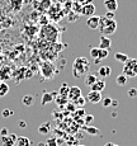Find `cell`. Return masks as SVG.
<instances>
[{
	"instance_id": "cell-1",
	"label": "cell",
	"mask_w": 137,
	"mask_h": 146,
	"mask_svg": "<svg viewBox=\"0 0 137 146\" xmlns=\"http://www.w3.org/2000/svg\"><path fill=\"white\" fill-rule=\"evenodd\" d=\"M89 69H90V64L86 57H77L75 58L74 64H72V75L76 79L81 76H85L89 74Z\"/></svg>"
},
{
	"instance_id": "cell-2",
	"label": "cell",
	"mask_w": 137,
	"mask_h": 146,
	"mask_svg": "<svg viewBox=\"0 0 137 146\" xmlns=\"http://www.w3.org/2000/svg\"><path fill=\"white\" fill-rule=\"evenodd\" d=\"M98 29L102 33V36H107V37L112 36L117 31V22L112 18H107L105 15H102Z\"/></svg>"
},
{
	"instance_id": "cell-3",
	"label": "cell",
	"mask_w": 137,
	"mask_h": 146,
	"mask_svg": "<svg viewBox=\"0 0 137 146\" xmlns=\"http://www.w3.org/2000/svg\"><path fill=\"white\" fill-rule=\"evenodd\" d=\"M123 75L127 78L137 76V58H128L127 62L123 64Z\"/></svg>"
},
{
	"instance_id": "cell-4",
	"label": "cell",
	"mask_w": 137,
	"mask_h": 146,
	"mask_svg": "<svg viewBox=\"0 0 137 146\" xmlns=\"http://www.w3.org/2000/svg\"><path fill=\"white\" fill-rule=\"evenodd\" d=\"M86 102L91 103V104H98V103L102 102L103 97H102V93H99V92H94V90H90L86 95Z\"/></svg>"
},
{
	"instance_id": "cell-5",
	"label": "cell",
	"mask_w": 137,
	"mask_h": 146,
	"mask_svg": "<svg viewBox=\"0 0 137 146\" xmlns=\"http://www.w3.org/2000/svg\"><path fill=\"white\" fill-rule=\"evenodd\" d=\"M17 139H18V136L15 133H9L7 136L1 137V145L3 146H15Z\"/></svg>"
},
{
	"instance_id": "cell-6",
	"label": "cell",
	"mask_w": 137,
	"mask_h": 146,
	"mask_svg": "<svg viewBox=\"0 0 137 146\" xmlns=\"http://www.w3.org/2000/svg\"><path fill=\"white\" fill-rule=\"evenodd\" d=\"M99 22H100V17H98V15L88 17V19H86V26L90 28V29H98Z\"/></svg>"
},
{
	"instance_id": "cell-7",
	"label": "cell",
	"mask_w": 137,
	"mask_h": 146,
	"mask_svg": "<svg viewBox=\"0 0 137 146\" xmlns=\"http://www.w3.org/2000/svg\"><path fill=\"white\" fill-rule=\"evenodd\" d=\"M79 97H81V90H80L77 86H71V88L69 89L68 98L70 100H72V102H75Z\"/></svg>"
},
{
	"instance_id": "cell-8",
	"label": "cell",
	"mask_w": 137,
	"mask_h": 146,
	"mask_svg": "<svg viewBox=\"0 0 137 146\" xmlns=\"http://www.w3.org/2000/svg\"><path fill=\"white\" fill-rule=\"evenodd\" d=\"M103 4H104L105 9L111 13H114L118 9V1L117 0H103Z\"/></svg>"
},
{
	"instance_id": "cell-9",
	"label": "cell",
	"mask_w": 137,
	"mask_h": 146,
	"mask_svg": "<svg viewBox=\"0 0 137 146\" xmlns=\"http://www.w3.org/2000/svg\"><path fill=\"white\" fill-rule=\"evenodd\" d=\"M90 88H91V90L102 93V92L105 89V81H104V79H98L95 83H94L93 85L90 86Z\"/></svg>"
},
{
	"instance_id": "cell-10",
	"label": "cell",
	"mask_w": 137,
	"mask_h": 146,
	"mask_svg": "<svg viewBox=\"0 0 137 146\" xmlns=\"http://www.w3.org/2000/svg\"><path fill=\"white\" fill-rule=\"evenodd\" d=\"M94 12H95V7H94L93 3L84 5V7L81 8V13H83L85 17H91V15H94Z\"/></svg>"
},
{
	"instance_id": "cell-11",
	"label": "cell",
	"mask_w": 137,
	"mask_h": 146,
	"mask_svg": "<svg viewBox=\"0 0 137 146\" xmlns=\"http://www.w3.org/2000/svg\"><path fill=\"white\" fill-rule=\"evenodd\" d=\"M112 46V41L109 37L107 36H102L99 41V48H104V50H109Z\"/></svg>"
},
{
	"instance_id": "cell-12",
	"label": "cell",
	"mask_w": 137,
	"mask_h": 146,
	"mask_svg": "<svg viewBox=\"0 0 137 146\" xmlns=\"http://www.w3.org/2000/svg\"><path fill=\"white\" fill-rule=\"evenodd\" d=\"M42 74L46 76V79H52V76H54V66L52 65H43L42 67Z\"/></svg>"
},
{
	"instance_id": "cell-13",
	"label": "cell",
	"mask_w": 137,
	"mask_h": 146,
	"mask_svg": "<svg viewBox=\"0 0 137 146\" xmlns=\"http://www.w3.org/2000/svg\"><path fill=\"white\" fill-rule=\"evenodd\" d=\"M97 74L99 75L100 78H108L112 74V69L109 66H100L99 69H98Z\"/></svg>"
},
{
	"instance_id": "cell-14",
	"label": "cell",
	"mask_w": 137,
	"mask_h": 146,
	"mask_svg": "<svg viewBox=\"0 0 137 146\" xmlns=\"http://www.w3.org/2000/svg\"><path fill=\"white\" fill-rule=\"evenodd\" d=\"M97 80H98L97 74H86V75H85V80H84V83H85V85H86V86H91Z\"/></svg>"
},
{
	"instance_id": "cell-15",
	"label": "cell",
	"mask_w": 137,
	"mask_h": 146,
	"mask_svg": "<svg viewBox=\"0 0 137 146\" xmlns=\"http://www.w3.org/2000/svg\"><path fill=\"white\" fill-rule=\"evenodd\" d=\"M15 146H30V141H29V139H28V137L19 136L18 139H17Z\"/></svg>"
},
{
	"instance_id": "cell-16",
	"label": "cell",
	"mask_w": 137,
	"mask_h": 146,
	"mask_svg": "<svg viewBox=\"0 0 137 146\" xmlns=\"http://www.w3.org/2000/svg\"><path fill=\"white\" fill-rule=\"evenodd\" d=\"M50 131H51V125H50L48 122H44V123H42V125L40 126V128H38V132L42 133V135H46V133H48Z\"/></svg>"
},
{
	"instance_id": "cell-17",
	"label": "cell",
	"mask_w": 137,
	"mask_h": 146,
	"mask_svg": "<svg viewBox=\"0 0 137 146\" xmlns=\"http://www.w3.org/2000/svg\"><path fill=\"white\" fill-rule=\"evenodd\" d=\"M114 58H116L117 61H119V62H122V64H124V62H127L128 61V56L126 55V53H121V52H117L116 55H114Z\"/></svg>"
},
{
	"instance_id": "cell-18",
	"label": "cell",
	"mask_w": 137,
	"mask_h": 146,
	"mask_svg": "<svg viewBox=\"0 0 137 146\" xmlns=\"http://www.w3.org/2000/svg\"><path fill=\"white\" fill-rule=\"evenodd\" d=\"M56 95V93H44L43 94V99H42V104H47V103L52 102L54 100V97Z\"/></svg>"
},
{
	"instance_id": "cell-19",
	"label": "cell",
	"mask_w": 137,
	"mask_h": 146,
	"mask_svg": "<svg viewBox=\"0 0 137 146\" xmlns=\"http://www.w3.org/2000/svg\"><path fill=\"white\" fill-rule=\"evenodd\" d=\"M127 80H128V78L126 76V75L121 74V75H118V76H117L116 83H117V85H119V86H124L126 84H127Z\"/></svg>"
},
{
	"instance_id": "cell-20",
	"label": "cell",
	"mask_w": 137,
	"mask_h": 146,
	"mask_svg": "<svg viewBox=\"0 0 137 146\" xmlns=\"http://www.w3.org/2000/svg\"><path fill=\"white\" fill-rule=\"evenodd\" d=\"M22 103H23L24 106H27V107H30L33 104V103H34V98L32 97V95H24L23 97V99H22Z\"/></svg>"
},
{
	"instance_id": "cell-21",
	"label": "cell",
	"mask_w": 137,
	"mask_h": 146,
	"mask_svg": "<svg viewBox=\"0 0 137 146\" xmlns=\"http://www.w3.org/2000/svg\"><path fill=\"white\" fill-rule=\"evenodd\" d=\"M8 93H9V86H8V84L1 83V84H0V98H3L4 95H7Z\"/></svg>"
},
{
	"instance_id": "cell-22",
	"label": "cell",
	"mask_w": 137,
	"mask_h": 146,
	"mask_svg": "<svg viewBox=\"0 0 137 146\" xmlns=\"http://www.w3.org/2000/svg\"><path fill=\"white\" fill-rule=\"evenodd\" d=\"M108 55H109V51L108 50H104V48H99V53H98V58L99 60H105V58L108 57ZM97 58V60H98ZM95 61V60H94Z\"/></svg>"
},
{
	"instance_id": "cell-23",
	"label": "cell",
	"mask_w": 137,
	"mask_h": 146,
	"mask_svg": "<svg viewBox=\"0 0 137 146\" xmlns=\"http://www.w3.org/2000/svg\"><path fill=\"white\" fill-rule=\"evenodd\" d=\"M98 53H99V47H94V48L90 50V57H93L94 60H97Z\"/></svg>"
},
{
	"instance_id": "cell-24",
	"label": "cell",
	"mask_w": 137,
	"mask_h": 146,
	"mask_svg": "<svg viewBox=\"0 0 137 146\" xmlns=\"http://www.w3.org/2000/svg\"><path fill=\"white\" fill-rule=\"evenodd\" d=\"M86 132L90 133V135H98L99 133V130L95 127H93V126H89V127H86Z\"/></svg>"
},
{
	"instance_id": "cell-25",
	"label": "cell",
	"mask_w": 137,
	"mask_h": 146,
	"mask_svg": "<svg viewBox=\"0 0 137 146\" xmlns=\"http://www.w3.org/2000/svg\"><path fill=\"white\" fill-rule=\"evenodd\" d=\"M112 98H109V97H107V98H104V99H102V103H103V106L107 108V107H109L111 104H112Z\"/></svg>"
},
{
	"instance_id": "cell-26",
	"label": "cell",
	"mask_w": 137,
	"mask_h": 146,
	"mask_svg": "<svg viewBox=\"0 0 137 146\" xmlns=\"http://www.w3.org/2000/svg\"><path fill=\"white\" fill-rule=\"evenodd\" d=\"M127 94H128V97H130V98H136L137 97V89L136 88L130 89V90L127 92Z\"/></svg>"
},
{
	"instance_id": "cell-27",
	"label": "cell",
	"mask_w": 137,
	"mask_h": 146,
	"mask_svg": "<svg viewBox=\"0 0 137 146\" xmlns=\"http://www.w3.org/2000/svg\"><path fill=\"white\" fill-rule=\"evenodd\" d=\"M85 102H86V99H84L83 97H79L76 100H75V104H76V106H80V107H83L84 104H85Z\"/></svg>"
},
{
	"instance_id": "cell-28",
	"label": "cell",
	"mask_w": 137,
	"mask_h": 146,
	"mask_svg": "<svg viewBox=\"0 0 137 146\" xmlns=\"http://www.w3.org/2000/svg\"><path fill=\"white\" fill-rule=\"evenodd\" d=\"M47 146H57V142H56V139L55 137H51V139L47 140Z\"/></svg>"
},
{
	"instance_id": "cell-29",
	"label": "cell",
	"mask_w": 137,
	"mask_h": 146,
	"mask_svg": "<svg viewBox=\"0 0 137 146\" xmlns=\"http://www.w3.org/2000/svg\"><path fill=\"white\" fill-rule=\"evenodd\" d=\"M7 135H9V132H8V128H1V130H0V136L1 137H4V136H7Z\"/></svg>"
},
{
	"instance_id": "cell-30",
	"label": "cell",
	"mask_w": 137,
	"mask_h": 146,
	"mask_svg": "<svg viewBox=\"0 0 137 146\" xmlns=\"http://www.w3.org/2000/svg\"><path fill=\"white\" fill-rule=\"evenodd\" d=\"M94 121V117L91 116V114H89V116L85 117V123H91Z\"/></svg>"
},
{
	"instance_id": "cell-31",
	"label": "cell",
	"mask_w": 137,
	"mask_h": 146,
	"mask_svg": "<svg viewBox=\"0 0 137 146\" xmlns=\"http://www.w3.org/2000/svg\"><path fill=\"white\" fill-rule=\"evenodd\" d=\"M10 114H13L12 111H5V112H3V116H10Z\"/></svg>"
},
{
	"instance_id": "cell-32",
	"label": "cell",
	"mask_w": 137,
	"mask_h": 146,
	"mask_svg": "<svg viewBox=\"0 0 137 146\" xmlns=\"http://www.w3.org/2000/svg\"><path fill=\"white\" fill-rule=\"evenodd\" d=\"M19 126H21V127H26V122H19Z\"/></svg>"
},
{
	"instance_id": "cell-33",
	"label": "cell",
	"mask_w": 137,
	"mask_h": 146,
	"mask_svg": "<svg viewBox=\"0 0 137 146\" xmlns=\"http://www.w3.org/2000/svg\"><path fill=\"white\" fill-rule=\"evenodd\" d=\"M104 146H118V145H116V144H112V142H108V144H105Z\"/></svg>"
},
{
	"instance_id": "cell-34",
	"label": "cell",
	"mask_w": 137,
	"mask_h": 146,
	"mask_svg": "<svg viewBox=\"0 0 137 146\" xmlns=\"http://www.w3.org/2000/svg\"><path fill=\"white\" fill-rule=\"evenodd\" d=\"M77 146H85V145H77Z\"/></svg>"
}]
</instances>
